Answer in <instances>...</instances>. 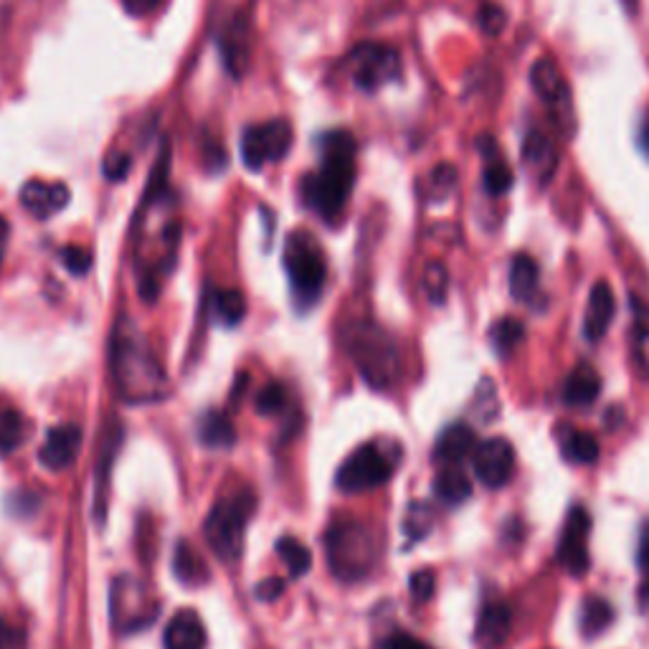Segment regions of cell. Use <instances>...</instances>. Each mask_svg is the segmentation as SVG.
Segmentation results:
<instances>
[{"instance_id":"obj_48","label":"cell","mask_w":649,"mask_h":649,"mask_svg":"<svg viewBox=\"0 0 649 649\" xmlns=\"http://www.w3.org/2000/svg\"><path fill=\"white\" fill-rule=\"evenodd\" d=\"M282 594H284V581L277 577H269L254 586V596H257L259 602H275V598H279Z\"/></svg>"},{"instance_id":"obj_36","label":"cell","mask_w":649,"mask_h":649,"mask_svg":"<svg viewBox=\"0 0 649 649\" xmlns=\"http://www.w3.org/2000/svg\"><path fill=\"white\" fill-rule=\"evenodd\" d=\"M287 404V389L282 383H267L265 389L257 393V399H254V409H257V414L261 416H277L279 411L284 409Z\"/></svg>"},{"instance_id":"obj_33","label":"cell","mask_w":649,"mask_h":649,"mask_svg":"<svg viewBox=\"0 0 649 649\" xmlns=\"http://www.w3.org/2000/svg\"><path fill=\"white\" fill-rule=\"evenodd\" d=\"M525 325L515 317H503L490 327V343L500 358H507L523 343Z\"/></svg>"},{"instance_id":"obj_2","label":"cell","mask_w":649,"mask_h":649,"mask_svg":"<svg viewBox=\"0 0 649 649\" xmlns=\"http://www.w3.org/2000/svg\"><path fill=\"white\" fill-rule=\"evenodd\" d=\"M356 139L345 130L320 137V168L302 178V199L320 219L335 221L356 186Z\"/></svg>"},{"instance_id":"obj_47","label":"cell","mask_w":649,"mask_h":649,"mask_svg":"<svg viewBox=\"0 0 649 649\" xmlns=\"http://www.w3.org/2000/svg\"><path fill=\"white\" fill-rule=\"evenodd\" d=\"M378 649H434V647L422 642V639H416L414 635H406V631H393V635H389L381 645H378Z\"/></svg>"},{"instance_id":"obj_35","label":"cell","mask_w":649,"mask_h":649,"mask_svg":"<svg viewBox=\"0 0 649 649\" xmlns=\"http://www.w3.org/2000/svg\"><path fill=\"white\" fill-rule=\"evenodd\" d=\"M246 315V300L239 290H219L213 294V317L216 323L234 327L239 325Z\"/></svg>"},{"instance_id":"obj_16","label":"cell","mask_w":649,"mask_h":649,"mask_svg":"<svg viewBox=\"0 0 649 649\" xmlns=\"http://www.w3.org/2000/svg\"><path fill=\"white\" fill-rule=\"evenodd\" d=\"M71 199L69 188L64 183H44V180H29L21 188V203L31 216L38 221H46L56 216V213L67 209Z\"/></svg>"},{"instance_id":"obj_43","label":"cell","mask_w":649,"mask_h":649,"mask_svg":"<svg viewBox=\"0 0 649 649\" xmlns=\"http://www.w3.org/2000/svg\"><path fill=\"white\" fill-rule=\"evenodd\" d=\"M130 168H133V158L127 153H110L104 158V178L112 180V183H120V180L127 178Z\"/></svg>"},{"instance_id":"obj_46","label":"cell","mask_w":649,"mask_h":649,"mask_svg":"<svg viewBox=\"0 0 649 649\" xmlns=\"http://www.w3.org/2000/svg\"><path fill=\"white\" fill-rule=\"evenodd\" d=\"M457 183V170L449 166V163H441V166L432 172V191L439 195H447Z\"/></svg>"},{"instance_id":"obj_6","label":"cell","mask_w":649,"mask_h":649,"mask_svg":"<svg viewBox=\"0 0 649 649\" xmlns=\"http://www.w3.org/2000/svg\"><path fill=\"white\" fill-rule=\"evenodd\" d=\"M284 272L292 287V300L300 312L315 307L323 298L327 261L320 242L305 228L292 232L284 244Z\"/></svg>"},{"instance_id":"obj_49","label":"cell","mask_w":649,"mask_h":649,"mask_svg":"<svg viewBox=\"0 0 649 649\" xmlns=\"http://www.w3.org/2000/svg\"><path fill=\"white\" fill-rule=\"evenodd\" d=\"M160 0H122V5H125L127 13L133 15H147L153 13L155 8H158Z\"/></svg>"},{"instance_id":"obj_52","label":"cell","mask_w":649,"mask_h":649,"mask_svg":"<svg viewBox=\"0 0 649 649\" xmlns=\"http://www.w3.org/2000/svg\"><path fill=\"white\" fill-rule=\"evenodd\" d=\"M624 3V8H627V13H631L635 15L637 13V8H639V0H622Z\"/></svg>"},{"instance_id":"obj_3","label":"cell","mask_w":649,"mask_h":649,"mask_svg":"<svg viewBox=\"0 0 649 649\" xmlns=\"http://www.w3.org/2000/svg\"><path fill=\"white\" fill-rule=\"evenodd\" d=\"M340 343L363 381L376 391H385L396 383L401 360L396 340L381 325L368 317H350L340 325Z\"/></svg>"},{"instance_id":"obj_20","label":"cell","mask_w":649,"mask_h":649,"mask_svg":"<svg viewBox=\"0 0 649 649\" xmlns=\"http://www.w3.org/2000/svg\"><path fill=\"white\" fill-rule=\"evenodd\" d=\"M478 147H480V153L484 158V172H482L484 191H488L490 195H495V199H497V195H505L513 188L515 176H513L511 166H507V163L500 158L495 137L480 135L478 137Z\"/></svg>"},{"instance_id":"obj_23","label":"cell","mask_w":649,"mask_h":649,"mask_svg":"<svg viewBox=\"0 0 649 649\" xmlns=\"http://www.w3.org/2000/svg\"><path fill=\"white\" fill-rule=\"evenodd\" d=\"M598 391H602V378H598V371L591 363H579L573 371L569 373L563 383V404L581 409V406H591L598 399Z\"/></svg>"},{"instance_id":"obj_8","label":"cell","mask_w":649,"mask_h":649,"mask_svg":"<svg viewBox=\"0 0 649 649\" xmlns=\"http://www.w3.org/2000/svg\"><path fill=\"white\" fill-rule=\"evenodd\" d=\"M530 85L548 110L550 120L556 122V127L569 137L577 133V107H573L569 81L558 69V64L553 59H538L530 67Z\"/></svg>"},{"instance_id":"obj_15","label":"cell","mask_w":649,"mask_h":649,"mask_svg":"<svg viewBox=\"0 0 649 649\" xmlns=\"http://www.w3.org/2000/svg\"><path fill=\"white\" fill-rule=\"evenodd\" d=\"M81 449V429L77 424H61L48 429L38 449V462L52 472H64L77 462Z\"/></svg>"},{"instance_id":"obj_5","label":"cell","mask_w":649,"mask_h":649,"mask_svg":"<svg viewBox=\"0 0 649 649\" xmlns=\"http://www.w3.org/2000/svg\"><path fill=\"white\" fill-rule=\"evenodd\" d=\"M257 511V495L249 488H236L216 500L203 523V538L221 563H236L244 550L246 525Z\"/></svg>"},{"instance_id":"obj_10","label":"cell","mask_w":649,"mask_h":649,"mask_svg":"<svg viewBox=\"0 0 649 649\" xmlns=\"http://www.w3.org/2000/svg\"><path fill=\"white\" fill-rule=\"evenodd\" d=\"M292 125L287 120H267L251 125L242 135V158L249 170H261L267 163H279L292 147Z\"/></svg>"},{"instance_id":"obj_12","label":"cell","mask_w":649,"mask_h":649,"mask_svg":"<svg viewBox=\"0 0 649 649\" xmlns=\"http://www.w3.org/2000/svg\"><path fill=\"white\" fill-rule=\"evenodd\" d=\"M589 533H591V515L581 505H573L566 515L561 538H558L556 558L571 577H583L591 569L589 558Z\"/></svg>"},{"instance_id":"obj_26","label":"cell","mask_w":649,"mask_h":649,"mask_svg":"<svg viewBox=\"0 0 649 649\" xmlns=\"http://www.w3.org/2000/svg\"><path fill=\"white\" fill-rule=\"evenodd\" d=\"M631 353L645 378H649V305L631 298Z\"/></svg>"},{"instance_id":"obj_30","label":"cell","mask_w":649,"mask_h":649,"mask_svg":"<svg viewBox=\"0 0 649 649\" xmlns=\"http://www.w3.org/2000/svg\"><path fill=\"white\" fill-rule=\"evenodd\" d=\"M172 573L183 586H203L209 581V569H205L203 558L186 540H180L176 553H172Z\"/></svg>"},{"instance_id":"obj_28","label":"cell","mask_w":649,"mask_h":649,"mask_svg":"<svg viewBox=\"0 0 649 649\" xmlns=\"http://www.w3.org/2000/svg\"><path fill=\"white\" fill-rule=\"evenodd\" d=\"M558 445H561V455L566 462L573 465H594L598 459V441L594 434L579 432L569 426L561 437H558Z\"/></svg>"},{"instance_id":"obj_41","label":"cell","mask_w":649,"mask_h":649,"mask_svg":"<svg viewBox=\"0 0 649 649\" xmlns=\"http://www.w3.org/2000/svg\"><path fill=\"white\" fill-rule=\"evenodd\" d=\"M409 589H411V596H414L416 602H429V598L434 596V589H437V577H434V571H429V569L414 571L409 579Z\"/></svg>"},{"instance_id":"obj_31","label":"cell","mask_w":649,"mask_h":649,"mask_svg":"<svg viewBox=\"0 0 649 649\" xmlns=\"http://www.w3.org/2000/svg\"><path fill=\"white\" fill-rule=\"evenodd\" d=\"M612 616H614V609L609 602H604V598L598 596L586 598L581 606V622H579L581 635L586 639L598 637L612 624Z\"/></svg>"},{"instance_id":"obj_25","label":"cell","mask_w":649,"mask_h":649,"mask_svg":"<svg viewBox=\"0 0 649 649\" xmlns=\"http://www.w3.org/2000/svg\"><path fill=\"white\" fill-rule=\"evenodd\" d=\"M246 38H249L246 21H234L232 29L221 36V56H224L226 67L234 77H242L246 69V59H249V44H246Z\"/></svg>"},{"instance_id":"obj_42","label":"cell","mask_w":649,"mask_h":649,"mask_svg":"<svg viewBox=\"0 0 649 649\" xmlns=\"http://www.w3.org/2000/svg\"><path fill=\"white\" fill-rule=\"evenodd\" d=\"M61 265L67 267L71 275L85 277L89 269H92V254L81 249V246H67V249H61Z\"/></svg>"},{"instance_id":"obj_51","label":"cell","mask_w":649,"mask_h":649,"mask_svg":"<svg viewBox=\"0 0 649 649\" xmlns=\"http://www.w3.org/2000/svg\"><path fill=\"white\" fill-rule=\"evenodd\" d=\"M8 234H11V226H8V221L3 216H0V261H3V254H5Z\"/></svg>"},{"instance_id":"obj_34","label":"cell","mask_w":649,"mask_h":649,"mask_svg":"<svg viewBox=\"0 0 649 649\" xmlns=\"http://www.w3.org/2000/svg\"><path fill=\"white\" fill-rule=\"evenodd\" d=\"M29 424L23 418L21 411L8 409L0 414V457L11 455V451L19 449L23 441H26Z\"/></svg>"},{"instance_id":"obj_39","label":"cell","mask_w":649,"mask_h":649,"mask_svg":"<svg viewBox=\"0 0 649 649\" xmlns=\"http://www.w3.org/2000/svg\"><path fill=\"white\" fill-rule=\"evenodd\" d=\"M478 21H480V29L484 31L488 36H497L503 34L505 23H507V15L500 5L495 3H484L478 13Z\"/></svg>"},{"instance_id":"obj_21","label":"cell","mask_w":649,"mask_h":649,"mask_svg":"<svg viewBox=\"0 0 649 649\" xmlns=\"http://www.w3.org/2000/svg\"><path fill=\"white\" fill-rule=\"evenodd\" d=\"M163 645L166 649H205L209 635H205L201 616L195 612H178L166 627Z\"/></svg>"},{"instance_id":"obj_11","label":"cell","mask_w":649,"mask_h":649,"mask_svg":"<svg viewBox=\"0 0 649 649\" xmlns=\"http://www.w3.org/2000/svg\"><path fill=\"white\" fill-rule=\"evenodd\" d=\"M353 81L363 92H376L389 81L401 77V59L399 52L383 44H363L358 46L350 56Z\"/></svg>"},{"instance_id":"obj_45","label":"cell","mask_w":649,"mask_h":649,"mask_svg":"<svg viewBox=\"0 0 649 649\" xmlns=\"http://www.w3.org/2000/svg\"><path fill=\"white\" fill-rule=\"evenodd\" d=\"M26 631L8 619H0V649H26Z\"/></svg>"},{"instance_id":"obj_24","label":"cell","mask_w":649,"mask_h":649,"mask_svg":"<svg viewBox=\"0 0 649 649\" xmlns=\"http://www.w3.org/2000/svg\"><path fill=\"white\" fill-rule=\"evenodd\" d=\"M540 290V269L530 254H515L511 265V292L517 302H533Z\"/></svg>"},{"instance_id":"obj_38","label":"cell","mask_w":649,"mask_h":649,"mask_svg":"<svg viewBox=\"0 0 649 649\" xmlns=\"http://www.w3.org/2000/svg\"><path fill=\"white\" fill-rule=\"evenodd\" d=\"M404 530L411 538V544H418V540L426 538V533L432 530V511L424 503H411L406 521H404Z\"/></svg>"},{"instance_id":"obj_22","label":"cell","mask_w":649,"mask_h":649,"mask_svg":"<svg viewBox=\"0 0 649 649\" xmlns=\"http://www.w3.org/2000/svg\"><path fill=\"white\" fill-rule=\"evenodd\" d=\"M511 635V609L503 602H490L478 616L474 639L482 649H497Z\"/></svg>"},{"instance_id":"obj_4","label":"cell","mask_w":649,"mask_h":649,"mask_svg":"<svg viewBox=\"0 0 649 649\" xmlns=\"http://www.w3.org/2000/svg\"><path fill=\"white\" fill-rule=\"evenodd\" d=\"M327 569L338 581L353 583L371 577L378 563L373 530L356 517H338L325 530Z\"/></svg>"},{"instance_id":"obj_32","label":"cell","mask_w":649,"mask_h":649,"mask_svg":"<svg viewBox=\"0 0 649 649\" xmlns=\"http://www.w3.org/2000/svg\"><path fill=\"white\" fill-rule=\"evenodd\" d=\"M277 556L282 558V563L287 566L292 579L305 577V573L312 569V553L305 544H300L298 538L292 536H282L277 540Z\"/></svg>"},{"instance_id":"obj_37","label":"cell","mask_w":649,"mask_h":649,"mask_svg":"<svg viewBox=\"0 0 649 649\" xmlns=\"http://www.w3.org/2000/svg\"><path fill=\"white\" fill-rule=\"evenodd\" d=\"M447 287H449L447 267L441 265V261H432V265H426L424 290H426V294H429V300L434 302V305H441V302H445Z\"/></svg>"},{"instance_id":"obj_27","label":"cell","mask_w":649,"mask_h":649,"mask_svg":"<svg viewBox=\"0 0 649 649\" xmlns=\"http://www.w3.org/2000/svg\"><path fill=\"white\" fill-rule=\"evenodd\" d=\"M199 439L211 449H228L236 445V426L221 411H209L199 422Z\"/></svg>"},{"instance_id":"obj_19","label":"cell","mask_w":649,"mask_h":649,"mask_svg":"<svg viewBox=\"0 0 649 649\" xmlns=\"http://www.w3.org/2000/svg\"><path fill=\"white\" fill-rule=\"evenodd\" d=\"M521 155L525 168H528L540 183H548V180L553 178V172L558 168V150L556 145L550 143V137L540 133V130H530V133L525 135Z\"/></svg>"},{"instance_id":"obj_1","label":"cell","mask_w":649,"mask_h":649,"mask_svg":"<svg viewBox=\"0 0 649 649\" xmlns=\"http://www.w3.org/2000/svg\"><path fill=\"white\" fill-rule=\"evenodd\" d=\"M110 371L114 391L130 404H147L168 396L166 368L155 356L139 327L125 315L118 317L110 338Z\"/></svg>"},{"instance_id":"obj_40","label":"cell","mask_w":649,"mask_h":649,"mask_svg":"<svg viewBox=\"0 0 649 649\" xmlns=\"http://www.w3.org/2000/svg\"><path fill=\"white\" fill-rule=\"evenodd\" d=\"M500 409V401H497V391H495V383L490 381V378H484L478 389V418L482 422H492Z\"/></svg>"},{"instance_id":"obj_14","label":"cell","mask_w":649,"mask_h":649,"mask_svg":"<svg viewBox=\"0 0 649 649\" xmlns=\"http://www.w3.org/2000/svg\"><path fill=\"white\" fill-rule=\"evenodd\" d=\"M472 467L484 488L490 490L505 488L515 472V449L507 439L492 437L474 449Z\"/></svg>"},{"instance_id":"obj_29","label":"cell","mask_w":649,"mask_h":649,"mask_svg":"<svg viewBox=\"0 0 649 649\" xmlns=\"http://www.w3.org/2000/svg\"><path fill=\"white\" fill-rule=\"evenodd\" d=\"M434 495H437L445 505L457 507L470 500L472 482L462 470H459V467H447V470H441L437 474V480H434Z\"/></svg>"},{"instance_id":"obj_18","label":"cell","mask_w":649,"mask_h":649,"mask_svg":"<svg viewBox=\"0 0 649 649\" xmlns=\"http://www.w3.org/2000/svg\"><path fill=\"white\" fill-rule=\"evenodd\" d=\"M478 439L474 432L467 424H451L439 434L437 445H434V462L441 467H459L467 457L474 455Z\"/></svg>"},{"instance_id":"obj_17","label":"cell","mask_w":649,"mask_h":649,"mask_svg":"<svg viewBox=\"0 0 649 649\" xmlns=\"http://www.w3.org/2000/svg\"><path fill=\"white\" fill-rule=\"evenodd\" d=\"M616 312L614 290L606 282H596L589 292L586 317H583V338L586 343H598L609 331Z\"/></svg>"},{"instance_id":"obj_13","label":"cell","mask_w":649,"mask_h":649,"mask_svg":"<svg viewBox=\"0 0 649 649\" xmlns=\"http://www.w3.org/2000/svg\"><path fill=\"white\" fill-rule=\"evenodd\" d=\"M125 445V424L120 418L110 416L104 422V429L100 434V447H97V467H94V517L104 525L107 515V488H110L112 467L118 462V455Z\"/></svg>"},{"instance_id":"obj_9","label":"cell","mask_w":649,"mask_h":649,"mask_svg":"<svg viewBox=\"0 0 649 649\" xmlns=\"http://www.w3.org/2000/svg\"><path fill=\"white\" fill-rule=\"evenodd\" d=\"M110 612L120 635H130V631H139L147 624H153L160 612V604L143 583L130 577H120L112 583Z\"/></svg>"},{"instance_id":"obj_50","label":"cell","mask_w":649,"mask_h":649,"mask_svg":"<svg viewBox=\"0 0 649 649\" xmlns=\"http://www.w3.org/2000/svg\"><path fill=\"white\" fill-rule=\"evenodd\" d=\"M639 147H642V153L649 158V110L642 120V127H639Z\"/></svg>"},{"instance_id":"obj_44","label":"cell","mask_w":649,"mask_h":649,"mask_svg":"<svg viewBox=\"0 0 649 649\" xmlns=\"http://www.w3.org/2000/svg\"><path fill=\"white\" fill-rule=\"evenodd\" d=\"M637 563L639 571H642L645 583H642V602H649V523L642 525V533H639V548H637Z\"/></svg>"},{"instance_id":"obj_7","label":"cell","mask_w":649,"mask_h":649,"mask_svg":"<svg viewBox=\"0 0 649 649\" xmlns=\"http://www.w3.org/2000/svg\"><path fill=\"white\" fill-rule=\"evenodd\" d=\"M399 467V457L385 451L376 441H368V445L358 447L350 451L348 459L340 465L338 474H335V484H338L340 492H348V495H358V492H368L381 488V484L393 478Z\"/></svg>"}]
</instances>
